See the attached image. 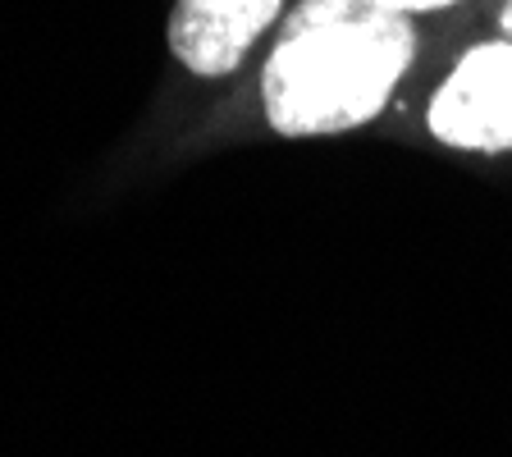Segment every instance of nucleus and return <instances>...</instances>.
I'll return each instance as SVG.
<instances>
[{
	"label": "nucleus",
	"mask_w": 512,
	"mask_h": 457,
	"mask_svg": "<svg viewBox=\"0 0 512 457\" xmlns=\"http://www.w3.org/2000/svg\"><path fill=\"white\" fill-rule=\"evenodd\" d=\"M416 60L412 14L380 0H298L261 69V110L279 138H339L394 101Z\"/></svg>",
	"instance_id": "f257e3e1"
},
{
	"label": "nucleus",
	"mask_w": 512,
	"mask_h": 457,
	"mask_svg": "<svg viewBox=\"0 0 512 457\" xmlns=\"http://www.w3.org/2000/svg\"><path fill=\"white\" fill-rule=\"evenodd\" d=\"M430 138L453 151H512V42L494 37L458 55L426 106Z\"/></svg>",
	"instance_id": "f03ea898"
},
{
	"label": "nucleus",
	"mask_w": 512,
	"mask_h": 457,
	"mask_svg": "<svg viewBox=\"0 0 512 457\" xmlns=\"http://www.w3.org/2000/svg\"><path fill=\"white\" fill-rule=\"evenodd\" d=\"M284 19V0H174L165 42L197 78H229Z\"/></svg>",
	"instance_id": "7ed1b4c3"
},
{
	"label": "nucleus",
	"mask_w": 512,
	"mask_h": 457,
	"mask_svg": "<svg viewBox=\"0 0 512 457\" xmlns=\"http://www.w3.org/2000/svg\"><path fill=\"white\" fill-rule=\"evenodd\" d=\"M380 5H389V10L398 14H430V10H448V5H458V0H380Z\"/></svg>",
	"instance_id": "20e7f679"
},
{
	"label": "nucleus",
	"mask_w": 512,
	"mask_h": 457,
	"mask_svg": "<svg viewBox=\"0 0 512 457\" xmlns=\"http://www.w3.org/2000/svg\"><path fill=\"white\" fill-rule=\"evenodd\" d=\"M499 37L512 42V0H503V10H499Z\"/></svg>",
	"instance_id": "39448f33"
}]
</instances>
